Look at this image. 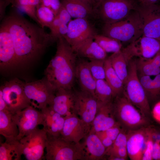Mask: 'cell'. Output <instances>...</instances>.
<instances>
[{"mask_svg":"<svg viewBox=\"0 0 160 160\" xmlns=\"http://www.w3.org/2000/svg\"><path fill=\"white\" fill-rule=\"evenodd\" d=\"M1 24L12 38L17 65L37 58L54 41L43 28L31 23L17 12L4 18Z\"/></svg>","mask_w":160,"mask_h":160,"instance_id":"1","label":"cell"},{"mask_svg":"<svg viewBox=\"0 0 160 160\" xmlns=\"http://www.w3.org/2000/svg\"><path fill=\"white\" fill-rule=\"evenodd\" d=\"M55 54L45 70V77L55 91L72 89L76 79L77 54L63 37L57 40Z\"/></svg>","mask_w":160,"mask_h":160,"instance_id":"2","label":"cell"},{"mask_svg":"<svg viewBox=\"0 0 160 160\" xmlns=\"http://www.w3.org/2000/svg\"><path fill=\"white\" fill-rule=\"evenodd\" d=\"M103 34L121 42L130 43L143 35V25L138 12L132 10L125 17L115 22L104 24Z\"/></svg>","mask_w":160,"mask_h":160,"instance_id":"3","label":"cell"},{"mask_svg":"<svg viewBox=\"0 0 160 160\" xmlns=\"http://www.w3.org/2000/svg\"><path fill=\"white\" fill-rule=\"evenodd\" d=\"M115 98L113 103L114 114L117 121L123 128L128 130L148 126L149 119L142 114L123 92Z\"/></svg>","mask_w":160,"mask_h":160,"instance_id":"4","label":"cell"},{"mask_svg":"<svg viewBox=\"0 0 160 160\" xmlns=\"http://www.w3.org/2000/svg\"><path fill=\"white\" fill-rule=\"evenodd\" d=\"M123 93L129 101L145 117L148 119L151 114L148 98L139 79L135 60L128 65V75L124 83Z\"/></svg>","mask_w":160,"mask_h":160,"instance_id":"5","label":"cell"},{"mask_svg":"<svg viewBox=\"0 0 160 160\" xmlns=\"http://www.w3.org/2000/svg\"><path fill=\"white\" fill-rule=\"evenodd\" d=\"M45 148L47 160H85L82 143L67 141L60 135L47 134Z\"/></svg>","mask_w":160,"mask_h":160,"instance_id":"6","label":"cell"},{"mask_svg":"<svg viewBox=\"0 0 160 160\" xmlns=\"http://www.w3.org/2000/svg\"><path fill=\"white\" fill-rule=\"evenodd\" d=\"M139 4L137 0H102L95 10L104 24L110 23L126 17Z\"/></svg>","mask_w":160,"mask_h":160,"instance_id":"7","label":"cell"},{"mask_svg":"<svg viewBox=\"0 0 160 160\" xmlns=\"http://www.w3.org/2000/svg\"><path fill=\"white\" fill-rule=\"evenodd\" d=\"M24 82L17 78L7 81L1 85L0 92L12 114L18 113L31 105L23 87Z\"/></svg>","mask_w":160,"mask_h":160,"instance_id":"8","label":"cell"},{"mask_svg":"<svg viewBox=\"0 0 160 160\" xmlns=\"http://www.w3.org/2000/svg\"><path fill=\"white\" fill-rule=\"evenodd\" d=\"M25 93L31 102V105L41 110L50 104L55 91L44 77L33 81L24 82Z\"/></svg>","mask_w":160,"mask_h":160,"instance_id":"9","label":"cell"},{"mask_svg":"<svg viewBox=\"0 0 160 160\" xmlns=\"http://www.w3.org/2000/svg\"><path fill=\"white\" fill-rule=\"evenodd\" d=\"M47 134L43 129L36 128L19 141L23 155L27 160H41L46 148Z\"/></svg>","mask_w":160,"mask_h":160,"instance_id":"10","label":"cell"},{"mask_svg":"<svg viewBox=\"0 0 160 160\" xmlns=\"http://www.w3.org/2000/svg\"><path fill=\"white\" fill-rule=\"evenodd\" d=\"M143 28V35L160 40V9L159 4H139L137 8Z\"/></svg>","mask_w":160,"mask_h":160,"instance_id":"11","label":"cell"},{"mask_svg":"<svg viewBox=\"0 0 160 160\" xmlns=\"http://www.w3.org/2000/svg\"><path fill=\"white\" fill-rule=\"evenodd\" d=\"M122 49L129 61L135 57L150 59L160 51V40L143 35Z\"/></svg>","mask_w":160,"mask_h":160,"instance_id":"12","label":"cell"},{"mask_svg":"<svg viewBox=\"0 0 160 160\" xmlns=\"http://www.w3.org/2000/svg\"><path fill=\"white\" fill-rule=\"evenodd\" d=\"M97 34L87 19L76 18L71 20L68 24V32L64 38L74 51L85 41L94 38Z\"/></svg>","mask_w":160,"mask_h":160,"instance_id":"13","label":"cell"},{"mask_svg":"<svg viewBox=\"0 0 160 160\" xmlns=\"http://www.w3.org/2000/svg\"><path fill=\"white\" fill-rule=\"evenodd\" d=\"M74 113L90 128L95 116L99 103L96 97L90 93L80 90L75 92Z\"/></svg>","mask_w":160,"mask_h":160,"instance_id":"14","label":"cell"},{"mask_svg":"<svg viewBox=\"0 0 160 160\" xmlns=\"http://www.w3.org/2000/svg\"><path fill=\"white\" fill-rule=\"evenodd\" d=\"M12 119L19 130L17 140L28 135L42 124L43 116L41 111L30 105L21 111L12 115Z\"/></svg>","mask_w":160,"mask_h":160,"instance_id":"15","label":"cell"},{"mask_svg":"<svg viewBox=\"0 0 160 160\" xmlns=\"http://www.w3.org/2000/svg\"><path fill=\"white\" fill-rule=\"evenodd\" d=\"M90 129L78 116L71 113L65 116L60 136L67 141L79 143L89 133Z\"/></svg>","mask_w":160,"mask_h":160,"instance_id":"16","label":"cell"},{"mask_svg":"<svg viewBox=\"0 0 160 160\" xmlns=\"http://www.w3.org/2000/svg\"><path fill=\"white\" fill-rule=\"evenodd\" d=\"M12 38L7 29L1 24L0 28V68L7 70L17 66Z\"/></svg>","mask_w":160,"mask_h":160,"instance_id":"17","label":"cell"},{"mask_svg":"<svg viewBox=\"0 0 160 160\" xmlns=\"http://www.w3.org/2000/svg\"><path fill=\"white\" fill-rule=\"evenodd\" d=\"M99 103L97 110L89 133L103 131L119 124L114 114L112 101L105 103Z\"/></svg>","mask_w":160,"mask_h":160,"instance_id":"18","label":"cell"},{"mask_svg":"<svg viewBox=\"0 0 160 160\" xmlns=\"http://www.w3.org/2000/svg\"><path fill=\"white\" fill-rule=\"evenodd\" d=\"M148 126L127 130L126 147L131 160H142L147 137Z\"/></svg>","mask_w":160,"mask_h":160,"instance_id":"19","label":"cell"},{"mask_svg":"<svg viewBox=\"0 0 160 160\" xmlns=\"http://www.w3.org/2000/svg\"><path fill=\"white\" fill-rule=\"evenodd\" d=\"M75 93L72 89H59L55 91L52 100L48 105L63 116L74 113Z\"/></svg>","mask_w":160,"mask_h":160,"instance_id":"20","label":"cell"},{"mask_svg":"<svg viewBox=\"0 0 160 160\" xmlns=\"http://www.w3.org/2000/svg\"><path fill=\"white\" fill-rule=\"evenodd\" d=\"M43 116L42 125L48 135H60L63 127L65 116L55 111L49 106L41 110Z\"/></svg>","mask_w":160,"mask_h":160,"instance_id":"21","label":"cell"},{"mask_svg":"<svg viewBox=\"0 0 160 160\" xmlns=\"http://www.w3.org/2000/svg\"><path fill=\"white\" fill-rule=\"evenodd\" d=\"M82 143L85 160L102 159L106 155V148L95 133H88Z\"/></svg>","mask_w":160,"mask_h":160,"instance_id":"22","label":"cell"},{"mask_svg":"<svg viewBox=\"0 0 160 160\" xmlns=\"http://www.w3.org/2000/svg\"><path fill=\"white\" fill-rule=\"evenodd\" d=\"M76 79L78 81L81 90L89 92L95 97L96 80L89 69L88 61L84 60L77 61Z\"/></svg>","mask_w":160,"mask_h":160,"instance_id":"23","label":"cell"},{"mask_svg":"<svg viewBox=\"0 0 160 160\" xmlns=\"http://www.w3.org/2000/svg\"><path fill=\"white\" fill-rule=\"evenodd\" d=\"M92 38L84 41L74 50L77 55L90 60H104L107 53Z\"/></svg>","mask_w":160,"mask_h":160,"instance_id":"24","label":"cell"},{"mask_svg":"<svg viewBox=\"0 0 160 160\" xmlns=\"http://www.w3.org/2000/svg\"><path fill=\"white\" fill-rule=\"evenodd\" d=\"M12 115L8 111H0V134L7 142L18 140L19 130L12 119Z\"/></svg>","mask_w":160,"mask_h":160,"instance_id":"25","label":"cell"},{"mask_svg":"<svg viewBox=\"0 0 160 160\" xmlns=\"http://www.w3.org/2000/svg\"><path fill=\"white\" fill-rule=\"evenodd\" d=\"M60 1L74 19H87L94 11L92 7L82 0H61Z\"/></svg>","mask_w":160,"mask_h":160,"instance_id":"26","label":"cell"},{"mask_svg":"<svg viewBox=\"0 0 160 160\" xmlns=\"http://www.w3.org/2000/svg\"><path fill=\"white\" fill-rule=\"evenodd\" d=\"M108 58L113 68L124 84L128 75L129 62L124 53L122 49Z\"/></svg>","mask_w":160,"mask_h":160,"instance_id":"27","label":"cell"},{"mask_svg":"<svg viewBox=\"0 0 160 160\" xmlns=\"http://www.w3.org/2000/svg\"><path fill=\"white\" fill-rule=\"evenodd\" d=\"M105 79L112 89L115 97L123 92L124 83L113 68L108 57L105 60Z\"/></svg>","mask_w":160,"mask_h":160,"instance_id":"28","label":"cell"},{"mask_svg":"<svg viewBox=\"0 0 160 160\" xmlns=\"http://www.w3.org/2000/svg\"><path fill=\"white\" fill-rule=\"evenodd\" d=\"M23 155L20 141H5L1 143L0 160H20Z\"/></svg>","mask_w":160,"mask_h":160,"instance_id":"29","label":"cell"},{"mask_svg":"<svg viewBox=\"0 0 160 160\" xmlns=\"http://www.w3.org/2000/svg\"><path fill=\"white\" fill-rule=\"evenodd\" d=\"M139 78L147 96L153 100L160 98V73L153 78L150 76L139 75Z\"/></svg>","mask_w":160,"mask_h":160,"instance_id":"30","label":"cell"},{"mask_svg":"<svg viewBox=\"0 0 160 160\" xmlns=\"http://www.w3.org/2000/svg\"><path fill=\"white\" fill-rule=\"evenodd\" d=\"M95 95L98 101L102 103L111 101L115 97L112 89L105 79L96 80Z\"/></svg>","mask_w":160,"mask_h":160,"instance_id":"31","label":"cell"},{"mask_svg":"<svg viewBox=\"0 0 160 160\" xmlns=\"http://www.w3.org/2000/svg\"><path fill=\"white\" fill-rule=\"evenodd\" d=\"M94 39L106 53H115L122 49L121 42L114 38L97 34Z\"/></svg>","mask_w":160,"mask_h":160,"instance_id":"32","label":"cell"},{"mask_svg":"<svg viewBox=\"0 0 160 160\" xmlns=\"http://www.w3.org/2000/svg\"><path fill=\"white\" fill-rule=\"evenodd\" d=\"M135 61L138 74L151 76L160 73V68L155 65L150 58H138Z\"/></svg>","mask_w":160,"mask_h":160,"instance_id":"33","label":"cell"},{"mask_svg":"<svg viewBox=\"0 0 160 160\" xmlns=\"http://www.w3.org/2000/svg\"><path fill=\"white\" fill-rule=\"evenodd\" d=\"M36 15L40 26L43 28H49L56 16L50 9L41 4L36 8Z\"/></svg>","mask_w":160,"mask_h":160,"instance_id":"34","label":"cell"},{"mask_svg":"<svg viewBox=\"0 0 160 160\" xmlns=\"http://www.w3.org/2000/svg\"><path fill=\"white\" fill-rule=\"evenodd\" d=\"M105 60H90L88 61L89 69L96 80L105 79Z\"/></svg>","mask_w":160,"mask_h":160,"instance_id":"35","label":"cell"},{"mask_svg":"<svg viewBox=\"0 0 160 160\" xmlns=\"http://www.w3.org/2000/svg\"><path fill=\"white\" fill-rule=\"evenodd\" d=\"M153 129L148 127L147 137L142 160H153L152 153L154 143L153 136Z\"/></svg>","mask_w":160,"mask_h":160,"instance_id":"36","label":"cell"},{"mask_svg":"<svg viewBox=\"0 0 160 160\" xmlns=\"http://www.w3.org/2000/svg\"><path fill=\"white\" fill-rule=\"evenodd\" d=\"M127 130L123 128L112 145L106 150L113 149L118 148L126 146L127 141Z\"/></svg>","mask_w":160,"mask_h":160,"instance_id":"37","label":"cell"},{"mask_svg":"<svg viewBox=\"0 0 160 160\" xmlns=\"http://www.w3.org/2000/svg\"><path fill=\"white\" fill-rule=\"evenodd\" d=\"M123 128L119 124L106 130L100 132L110 138L114 142Z\"/></svg>","mask_w":160,"mask_h":160,"instance_id":"38","label":"cell"},{"mask_svg":"<svg viewBox=\"0 0 160 160\" xmlns=\"http://www.w3.org/2000/svg\"><path fill=\"white\" fill-rule=\"evenodd\" d=\"M40 4L50 9L55 16L62 5L60 0H41Z\"/></svg>","mask_w":160,"mask_h":160,"instance_id":"39","label":"cell"},{"mask_svg":"<svg viewBox=\"0 0 160 160\" xmlns=\"http://www.w3.org/2000/svg\"><path fill=\"white\" fill-rule=\"evenodd\" d=\"M13 7L17 8L22 6L36 7L41 3V0H9Z\"/></svg>","mask_w":160,"mask_h":160,"instance_id":"40","label":"cell"},{"mask_svg":"<svg viewBox=\"0 0 160 160\" xmlns=\"http://www.w3.org/2000/svg\"><path fill=\"white\" fill-rule=\"evenodd\" d=\"M62 23L68 24L71 20V17L67 10L62 5L57 15Z\"/></svg>","mask_w":160,"mask_h":160,"instance_id":"41","label":"cell"},{"mask_svg":"<svg viewBox=\"0 0 160 160\" xmlns=\"http://www.w3.org/2000/svg\"><path fill=\"white\" fill-rule=\"evenodd\" d=\"M61 23L58 18L56 16L52 22L49 28L50 30V34L54 41L56 40L55 36L58 29Z\"/></svg>","mask_w":160,"mask_h":160,"instance_id":"42","label":"cell"},{"mask_svg":"<svg viewBox=\"0 0 160 160\" xmlns=\"http://www.w3.org/2000/svg\"><path fill=\"white\" fill-rule=\"evenodd\" d=\"M95 134L98 136L106 149L112 145L113 141L110 138L103 135L101 132H97Z\"/></svg>","mask_w":160,"mask_h":160,"instance_id":"43","label":"cell"},{"mask_svg":"<svg viewBox=\"0 0 160 160\" xmlns=\"http://www.w3.org/2000/svg\"><path fill=\"white\" fill-rule=\"evenodd\" d=\"M151 113L154 119L160 123V101L155 105L151 111Z\"/></svg>","mask_w":160,"mask_h":160,"instance_id":"44","label":"cell"},{"mask_svg":"<svg viewBox=\"0 0 160 160\" xmlns=\"http://www.w3.org/2000/svg\"><path fill=\"white\" fill-rule=\"evenodd\" d=\"M160 150V140H154L152 153L153 160H159Z\"/></svg>","mask_w":160,"mask_h":160,"instance_id":"45","label":"cell"},{"mask_svg":"<svg viewBox=\"0 0 160 160\" xmlns=\"http://www.w3.org/2000/svg\"><path fill=\"white\" fill-rule=\"evenodd\" d=\"M10 3L9 0H0V18L2 19L5 13L6 7Z\"/></svg>","mask_w":160,"mask_h":160,"instance_id":"46","label":"cell"},{"mask_svg":"<svg viewBox=\"0 0 160 160\" xmlns=\"http://www.w3.org/2000/svg\"><path fill=\"white\" fill-rule=\"evenodd\" d=\"M150 59L151 61L155 65L160 68V51L153 57Z\"/></svg>","mask_w":160,"mask_h":160,"instance_id":"47","label":"cell"},{"mask_svg":"<svg viewBox=\"0 0 160 160\" xmlns=\"http://www.w3.org/2000/svg\"><path fill=\"white\" fill-rule=\"evenodd\" d=\"M0 111H9L7 104L3 98L1 92H0Z\"/></svg>","mask_w":160,"mask_h":160,"instance_id":"48","label":"cell"},{"mask_svg":"<svg viewBox=\"0 0 160 160\" xmlns=\"http://www.w3.org/2000/svg\"><path fill=\"white\" fill-rule=\"evenodd\" d=\"M160 0H140L139 4L143 5H151L158 4Z\"/></svg>","mask_w":160,"mask_h":160,"instance_id":"49","label":"cell"},{"mask_svg":"<svg viewBox=\"0 0 160 160\" xmlns=\"http://www.w3.org/2000/svg\"><path fill=\"white\" fill-rule=\"evenodd\" d=\"M102 1V0H92L94 10L99 6Z\"/></svg>","mask_w":160,"mask_h":160,"instance_id":"50","label":"cell"},{"mask_svg":"<svg viewBox=\"0 0 160 160\" xmlns=\"http://www.w3.org/2000/svg\"><path fill=\"white\" fill-rule=\"evenodd\" d=\"M109 160H124L123 159L115 156H110L108 158Z\"/></svg>","mask_w":160,"mask_h":160,"instance_id":"51","label":"cell"},{"mask_svg":"<svg viewBox=\"0 0 160 160\" xmlns=\"http://www.w3.org/2000/svg\"><path fill=\"white\" fill-rule=\"evenodd\" d=\"M92 7L94 9L93 5L92 0H82Z\"/></svg>","mask_w":160,"mask_h":160,"instance_id":"52","label":"cell"},{"mask_svg":"<svg viewBox=\"0 0 160 160\" xmlns=\"http://www.w3.org/2000/svg\"><path fill=\"white\" fill-rule=\"evenodd\" d=\"M159 160H160V150L159 155Z\"/></svg>","mask_w":160,"mask_h":160,"instance_id":"53","label":"cell"},{"mask_svg":"<svg viewBox=\"0 0 160 160\" xmlns=\"http://www.w3.org/2000/svg\"><path fill=\"white\" fill-rule=\"evenodd\" d=\"M138 0V1H139H139H140V0Z\"/></svg>","mask_w":160,"mask_h":160,"instance_id":"54","label":"cell"},{"mask_svg":"<svg viewBox=\"0 0 160 160\" xmlns=\"http://www.w3.org/2000/svg\"><path fill=\"white\" fill-rule=\"evenodd\" d=\"M159 5L160 9V4H159Z\"/></svg>","mask_w":160,"mask_h":160,"instance_id":"55","label":"cell"}]
</instances>
